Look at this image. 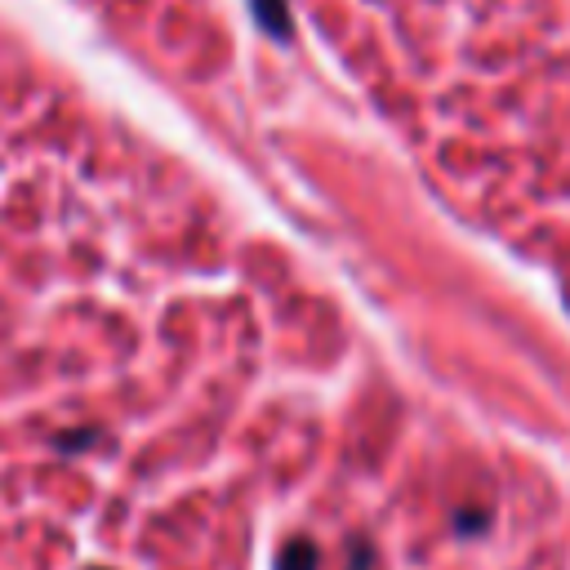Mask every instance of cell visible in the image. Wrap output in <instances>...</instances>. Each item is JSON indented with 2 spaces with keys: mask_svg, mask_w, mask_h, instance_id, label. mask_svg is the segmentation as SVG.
I'll return each mask as SVG.
<instances>
[{
  "mask_svg": "<svg viewBox=\"0 0 570 570\" xmlns=\"http://www.w3.org/2000/svg\"><path fill=\"white\" fill-rule=\"evenodd\" d=\"M254 9H258L263 27H267L272 36H285V31H289V13H285V0H254Z\"/></svg>",
  "mask_w": 570,
  "mask_h": 570,
  "instance_id": "6da1fadb",
  "label": "cell"
}]
</instances>
